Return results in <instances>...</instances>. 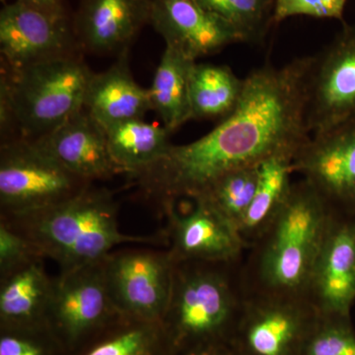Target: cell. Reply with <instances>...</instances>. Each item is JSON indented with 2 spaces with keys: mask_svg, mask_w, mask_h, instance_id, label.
<instances>
[{
  "mask_svg": "<svg viewBox=\"0 0 355 355\" xmlns=\"http://www.w3.org/2000/svg\"><path fill=\"white\" fill-rule=\"evenodd\" d=\"M205 8L230 26L242 43L263 41L273 25L275 0H198Z\"/></svg>",
  "mask_w": 355,
  "mask_h": 355,
  "instance_id": "25",
  "label": "cell"
},
{
  "mask_svg": "<svg viewBox=\"0 0 355 355\" xmlns=\"http://www.w3.org/2000/svg\"><path fill=\"white\" fill-rule=\"evenodd\" d=\"M40 257L44 258L29 240L0 220V277Z\"/></svg>",
  "mask_w": 355,
  "mask_h": 355,
  "instance_id": "29",
  "label": "cell"
},
{
  "mask_svg": "<svg viewBox=\"0 0 355 355\" xmlns=\"http://www.w3.org/2000/svg\"><path fill=\"white\" fill-rule=\"evenodd\" d=\"M44 258L34 259L0 277V320L3 328L44 326L53 277Z\"/></svg>",
  "mask_w": 355,
  "mask_h": 355,
  "instance_id": "19",
  "label": "cell"
},
{
  "mask_svg": "<svg viewBox=\"0 0 355 355\" xmlns=\"http://www.w3.org/2000/svg\"><path fill=\"white\" fill-rule=\"evenodd\" d=\"M83 109L105 130L130 120H142L151 108L148 89L133 78L130 51L116 58L108 69L93 73Z\"/></svg>",
  "mask_w": 355,
  "mask_h": 355,
  "instance_id": "18",
  "label": "cell"
},
{
  "mask_svg": "<svg viewBox=\"0 0 355 355\" xmlns=\"http://www.w3.org/2000/svg\"><path fill=\"white\" fill-rule=\"evenodd\" d=\"M40 10L55 14H69L64 0H18Z\"/></svg>",
  "mask_w": 355,
  "mask_h": 355,
  "instance_id": "32",
  "label": "cell"
},
{
  "mask_svg": "<svg viewBox=\"0 0 355 355\" xmlns=\"http://www.w3.org/2000/svg\"><path fill=\"white\" fill-rule=\"evenodd\" d=\"M336 212L305 180L243 261L247 293L307 298L313 268Z\"/></svg>",
  "mask_w": 355,
  "mask_h": 355,
  "instance_id": "2",
  "label": "cell"
},
{
  "mask_svg": "<svg viewBox=\"0 0 355 355\" xmlns=\"http://www.w3.org/2000/svg\"><path fill=\"white\" fill-rule=\"evenodd\" d=\"M312 57L282 67L265 65L244 78L237 108L191 144L170 147L160 160L128 176L164 209L181 198L200 197L226 173L259 166L273 156L294 157L310 139L306 92Z\"/></svg>",
  "mask_w": 355,
  "mask_h": 355,
  "instance_id": "1",
  "label": "cell"
},
{
  "mask_svg": "<svg viewBox=\"0 0 355 355\" xmlns=\"http://www.w3.org/2000/svg\"><path fill=\"white\" fill-rule=\"evenodd\" d=\"M118 212L113 193L93 183L49 209L0 220L29 240L44 259L55 261L60 272H67L105 260L125 243H158L159 236L121 232Z\"/></svg>",
  "mask_w": 355,
  "mask_h": 355,
  "instance_id": "3",
  "label": "cell"
},
{
  "mask_svg": "<svg viewBox=\"0 0 355 355\" xmlns=\"http://www.w3.org/2000/svg\"><path fill=\"white\" fill-rule=\"evenodd\" d=\"M177 263L168 251L130 250L105 261L107 284L121 317L162 323Z\"/></svg>",
  "mask_w": 355,
  "mask_h": 355,
  "instance_id": "8",
  "label": "cell"
},
{
  "mask_svg": "<svg viewBox=\"0 0 355 355\" xmlns=\"http://www.w3.org/2000/svg\"><path fill=\"white\" fill-rule=\"evenodd\" d=\"M195 62L183 51L166 46L148 88L153 111L172 133L191 120L189 83Z\"/></svg>",
  "mask_w": 355,
  "mask_h": 355,
  "instance_id": "21",
  "label": "cell"
},
{
  "mask_svg": "<svg viewBox=\"0 0 355 355\" xmlns=\"http://www.w3.org/2000/svg\"><path fill=\"white\" fill-rule=\"evenodd\" d=\"M243 261L177 263L171 297L162 320L174 349L214 340L227 342L247 297Z\"/></svg>",
  "mask_w": 355,
  "mask_h": 355,
  "instance_id": "5",
  "label": "cell"
},
{
  "mask_svg": "<svg viewBox=\"0 0 355 355\" xmlns=\"http://www.w3.org/2000/svg\"><path fill=\"white\" fill-rule=\"evenodd\" d=\"M106 259L53 277L46 324L51 334L67 343L74 345L110 322L123 318L110 294Z\"/></svg>",
  "mask_w": 355,
  "mask_h": 355,
  "instance_id": "9",
  "label": "cell"
},
{
  "mask_svg": "<svg viewBox=\"0 0 355 355\" xmlns=\"http://www.w3.org/2000/svg\"><path fill=\"white\" fill-rule=\"evenodd\" d=\"M302 355H355V334L349 318L319 315Z\"/></svg>",
  "mask_w": 355,
  "mask_h": 355,
  "instance_id": "27",
  "label": "cell"
},
{
  "mask_svg": "<svg viewBox=\"0 0 355 355\" xmlns=\"http://www.w3.org/2000/svg\"><path fill=\"white\" fill-rule=\"evenodd\" d=\"M176 349L181 350L180 355H233L227 342L222 340L193 343Z\"/></svg>",
  "mask_w": 355,
  "mask_h": 355,
  "instance_id": "31",
  "label": "cell"
},
{
  "mask_svg": "<svg viewBox=\"0 0 355 355\" xmlns=\"http://www.w3.org/2000/svg\"><path fill=\"white\" fill-rule=\"evenodd\" d=\"M293 159L292 156H273L261 163L253 200L239 229L246 251L270 227L286 202L293 184Z\"/></svg>",
  "mask_w": 355,
  "mask_h": 355,
  "instance_id": "20",
  "label": "cell"
},
{
  "mask_svg": "<svg viewBox=\"0 0 355 355\" xmlns=\"http://www.w3.org/2000/svg\"><path fill=\"white\" fill-rule=\"evenodd\" d=\"M107 130L110 153L121 174L132 176L160 160L172 146L164 125L130 120Z\"/></svg>",
  "mask_w": 355,
  "mask_h": 355,
  "instance_id": "22",
  "label": "cell"
},
{
  "mask_svg": "<svg viewBox=\"0 0 355 355\" xmlns=\"http://www.w3.org/2000/svg\"><path fill=\"white\" fill-rule=\"evenodd\" d=\"M355 116V26L343 29L312 57L306 92L310 133L324 132Z\"/></svg>",
  "mask_w": 355,
  "mask_h": 355,
  "instance_id": "10",
  "label": "cell"
},
{
  "mask_svg": "<svg viewBox=\"0 0 355 355\" xmlns=\"http://www.w3.org/2000/svg\"><path fill=\"white\" fill-rule=\"evenodd\" d=\"M93 183L76 176L35 141L0 142V217L34 214L69 200Z\"/></svg>",
  "mask_w": 355,
  "mask_h": 355,
  "instance_id": "6",
  "label": "cell"
},
{
  "mask_svg": "<svg viewBox=\"0 0 355 355\" xmlns=\"http://www.w3.org/2000/svg\"><path fill=\"white\" fill-rule=\"evenodd\" d=\"M150 24L166 46L195 60L242 43L230 26L198 0H151Z\"/></svg>",
  "mask_w": 355,
  "mask_h": 355,
  "instance_id": "16",
  "label": "cell"
},
{
  "mask_svg": "<svg viewBox=\"0 0 355 355\" xmlns=\"http://www.w3.org/2000/svg\"><path fill=\"white\" fill-rule=\"evenodd\" d=\"M38 327L4 328L0 338V355H51L46 345L33 336Z\"/></svg>",
  "mask_w": 355,
  "mask_h": 355,
  "instance_id": "30",
  "label": "cell"
},
{
  "mask_svg": "<svg viewBox=\"0 0 355 355\" xmlns=\"http://www.w3.org/2000/svg\"><path fill=\"white\" fill-rule=\"evenodd\" d=\"M0 1H1L2 3L6 4V0H0Z\"/></svg>",
  "mask_w": 355,
  "mask_h": 355,
  "instance_id": "33",
  "label": "cell"
},
{
  "mask_svg": "<svg viewBox=\"0 0 355 355\" xmlns=\"http://www.w3.org/2000/svg\"><path fill=\"white\" fill-rule=\"evenodd\" d=\"M292 165L334 211L355 217V116L313 135Z\"/></svg>",
  "mask_w": 355,
  "mask_h": 355,
  "instance_id": "12",
  "label": "cell"
},
{
  "mask_svg": "<svg viewBox=\"0 0 355 355\" xmlns=\"http://www.w3.org/2000/svg\"><path fill=\"white\" fill-rule=\"evenodd\" d=\"M193 207L180 214L175 207L164 209L168 219L170 252L176 263L207 261L233 263L246 251L239 232L209 203L195 198Z\"/></svg>",
  "mask_w": 355,
  "mask_h": 355,
  "instance_id": "13",
  "label": "cell"
},
{
  "mask_svg": "<svg viewBox=\"0 0 355 355\" xmlns=\"http://www.w3.org/2000/svg\"><path fill=\"white\" fill-rule=\"evenodd\" d=\"M83 53L72 14L40 10L23 2L4 4L0 11V58L11 69Z\"/></svg>",
  "mask_w": 355,
  "mask_h": 355,
  "instance_id": "11",
  "label": "cell"
},
{
  "mask_svg": "<svg viewBox=\"0 0 355 355\" xmlns=\"http://www.w3.org/2000/svg\"><path fill=\"white\" fill-rule=\"evenodd\" d=\"M307 298L320 315L349 318L355 300V217L336 212L313 268Z\"/></svg>",
  "mask_w": 355,
  "mask_h": 355,
  "instance_id": "14",
  "label": "cell"
},
{
  "mask_svg": "<svg viewBox=\"0 0 355 355\" xmlns=\"http://www.w3.org/2000/svg\"><path fill=\"white\" fill-rule=\"evenodd\" d=\"M347 0H275L273 25L294 16L343 20Z\"/></svg>",
  "mask_w": 355,
  "mask_h": 355,
  "instance_id": "28",
  "label": "cell"
},
{
  "mask_svg": "<svg viewBox=\"0 0 355 355\" xmlns=\"http://www.w3.org/2000/svg\"><path fill=\"white\" fill-rule=\"evenodd\" d=\"M319 315L306 297L247 293L229 349L233 355H302Z\"/></svg>",
  "mask_w": 355,
  "mask_h": 355,
  "instance_id": "7",
  "label": "cell"
},
{
  "mask_svg": "<svg viewBox=\"0 0 355 355\" xmlns=\"http://www.w3.org/2000/svg\"><path fill=\"white\" fill-rule=\"evenodd\" d=\"M260 165L233 170L222 175L202 195L196 198H202L209 203L239 232L253 200Z\"/></svg>",
  "mask_w": 355,
  "mask_h": 355,
  "instance_id": "24",
  "label": "cell"
},
{
  "mask_svg": "<svg viewBox=\"0 0 355 355\" xmlns=\"http://www.w3.org/2000/svg\"><path fill=\"white\" fill-rule=\"evenodd\" d=\"M34 141L67 171L90 183L121 174L110 153L107 130L84 109Z\"/></svg>",
  "mask_w": 355,
  "mask_h": 355,
  "instance_id": "17",
  "label": "cell"
},
{
  "mask_svg": "<svg viewBox=\"0 0 355 355\" xmlns=\"http://www.w3.org/2000/svg\"><path fill=\"white\" fill-rule=\"evenodd\" d=\"M171 347V340L162 323L125 318L123 328L84 355H166Z\"/></svg>",
  "mask_w": 355,
  "mask_h": 355,
  "instance_id": "26",
  "label": "cell"
},
{
  "mask_svg": "<svg viewBox=\"0 0 355 355\" xmlns=\"http://www.w3.org/2000/svg\"><path fill=\"white\" fill-rule=\"evenodd\" d=\"M243 90L244 79L227 65L195 62L189 83L191 120H224L237 108Z\"/></svg>",
  "mask_w": 355,
  "mask_h": 355,
  "instance_id": "23",
  "label": "cell"
},
{
  "mask_svg": "<svg viewBox=\"0 0 355 355\" xmlns=\"http://www.w3.org/2000/svg\"><path fill=\"white\" fill-rule=\"evenodd\" d=\"M151 0H80L72 14L74 33L83 55L118 58L150 24Z\"/></svg>",
  "mask_w": 355,
  "mask_h": 355,
  "instance_id": "15",
  "label": "cell"
},
{
  "mask_svg": "<svg viewBox=\"0 0 355 355\" xmlns=\"http://www.w3.org/2000/svg\"><path fill=\"white\" fill-rule=\"evenodd\" d=\"M83 53L11 69L0 65V140L34 141L83 109L91 77Z\"/></svg>",
  "mask_w": 355,
  "mask_h": 355,
  "instance_id": "4",
  "label": "cell"
}]
</instances>
